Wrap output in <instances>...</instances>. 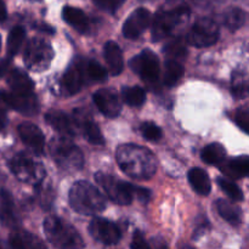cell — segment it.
<instances>
[{
    "label": "cell",
    "instance_id": "6da1fadb",
    "mask_svg": "<svg viewBox=\"0 0 249 249\" xmlns=\"http://www.w3.org/2000/svg\"><path fill=\"white\" fill-rule=\"evenodd\" d=\"M116 158L122 172L136 180L150 179L157 169L155 155L147 148L134 143L119 146Z\"/></svg>",
    "mask_w": 249,
    "mask_h": 249
},
{
    "label": "cell",
    "instance_id": "7a4b0ae2",
    "mask_svg": "<svg viewBox=\"0 0 249 249\" xmlns=\"http://www.w3.org/2000/svg\"><path fill=\"white\" fill-rule=\"evenodd\" d=\"M190 7L184 2H168L160 7L152 22V40L160 41L190 17Z\"/></svg>",
    "mask_w": 249,
    "mask_h": 249
},
{
    "label": "cell",
    "instance_id": "3957f363",
    "mask_svg": "<svg viewBox=\"0 0 249 249\" xmlns=\"http://www.w3.org/2000/svg\"><path fill=\"white\" fill-rule=\"evenodd\" d=\"M70 204L77 213L94 215L106 208V199L92 184L77 181L70 191Z\"/></svg>",
    "mask_w": 249,
    "mask_h": 249
},
{
    "label": "cell",
    "instance_id": "277c9868",
    "mask_svg": "<svg viewBox=\"0 0 249 249\" xmlns=\"http://www.w3.org/2000/svg\"><path fill=\"white\" fill-rule=\"evenodd\" d=\"M46 238L58 249H83L84 242L77 230L58 216L50 215L44 220Z\"/></svg>",
    "mask_w": 249,
    "mask_h": 249
},
{
    "label": "cell",
    "instance_id": "5b68a950",
    "mask_svg": "<svg viewBox=\"0 0 249 249\" xmlns=\"http://www.w3.org/2000/svg\"><path fill=\"white\" fill-rule=\"evenodd\" d=\"M50 155L56 164L63 172L73 173L80 170L84 165V156L79 147L74 145L67 138L53 139L49 146Z\"/></svg>",
    "mask_w": 249,
    "mask_h": 249
},
{
    "label": "cell",
    "instance_id": "8992f818",
    "mask_svg": "<svg viewBox=\"0 0 249 249\" xmlns=\"http://www.w3.org/2000/svg\"><path fill=\"white\" fill-rule=\"evenodd\" d=\"M10 169L22 182L39 185L45 178V168L27 153H18L10 160Z\"/></svg>",
    "mask_w": 249,
    "mask_h": 249
},
{
    "label": "cell",
    "instance_id": "52a82bcc",
    "mask_svg": "<svg viewBox=\"0 0 249 249\" xmlns=\"http://www.w3.org/2000/svg\"><path fill=\"white\" fill-rule=\"evenodd\" d=\"M53 58V50L45 39L32 38L26 46L23 55L24 65L33 72L48 70Z\"/></svg>",
    "mask_w": 249,
    "mask_h": 249
},
{
    "label": "cell",
    "instance_id": "ba28073f",
    "mask_svg": "<svg viewBox=\"0 0 249 249\" xmlns=\"http://www.w3.org/2000/svg\"><path fill=\"white\" fill-rule=\"evenodd\" d=\"M95 179L114 203L121 204V206H128L133 202L134 195L131 184L122 181L118 178L101 172L95 175Z\"/></svg>",
    "mask_w": 249,
    "mask_h": 249
},
{
    "label": "cell",
    "instance_id": "9c48e42d",
    "mask_svg": "<svg viewBox=\"0 0 249 249\" xmlns=\"http://www.w3.org/2000/svg\"><path fill=\"white\" fill-rule=\"evenodd\" d=\"M220 29L214 19L203 17L195 22L187 34V43L195 48H208L218 41Z\"/></svg>",
    "mask_w": 249,
    "mask_h": 249
},
{
    "label": "cell",
    "instance_id": "30bf717a",
    "mask_svg": "<svg viewBox=\"0 0 249 249\" xmlns=\"http://www.w3.org/2000/svg\"><path fill=\"white\" fill-rule=\"evenodd\" d=\"M131 70L140 75L143 82L148 85H155L160 80V58L153 51L146 50L141 51L139 55L133 57L129 62Z\"/></svg>",
    "mask_w": 249,
    "mask_h": 249
},
{
    "label": "cell",
    "instance_id": "8fae6325",
    "mask_svg": "<svg viewBox=\"0 0 249 249\" xmlns=\"http://www.w3.org/2000/svg\"><path fill=\"white\" fill-rule=\"evenodd\" d=\"M0 108H10L24 116H34L39 112V101L33 92L15 94L0 90Z\"/></svg>",
    "mask_w": 249,
    "mask_h": 249
},
{
    "label": "cell",
    "instance_id": "7c38bea8",
    "mask_svg": "<svg viewBox=\"0 0 249 249\" xmlns=\"http://www.w3.org/2000/svg\"><path fill=\"white\" fill-rule=\"evenodd\" d=\"M89 233L91 237L106 246L117 245L122 238L118 226L104 218H94L89 224Z\"/></svg>",
    "mask_w": 249,
    "mask_h": 249
},
{
    "label": "cell",
    "instance_id": "4fadbf2b",
    "mask_svg": "<svg viewBox=\"0 0 249 249\" xmlns=\"http://www.w3.org/2000/svg\"><path fill=\"white\" fill-rule=\"evenodd\" d=\"M151 23V12L145 7L136 9L124 22L123 36L126 39H138Z\"/></svg>",
    "mask_w": 249,
    "mask_h": 249
},
{
    "label": "cell",
    "instance_id": "5bb4252c",
    "mask_svg": "<svg viewBox=\"0 0 249 249\" xmlns=\"http://www.w3.org/2000/svg\"><path fill=\"white\" fill-rule=\"evenodd\" d=\"M95 105L107 118H117L122 111V104L118 95L111 89H100L92 95Z\"/></svg>",
    "mask_w": 249,
    "mask_h": 249
},
{
    "label": "cell",
    "instance_id": "9a60e30c",
    "mask_svg": "<svg viewBox=\"0 0 249 249\" xmlns=\"http://www.w3.org/2000/svg\"><path fill=\"white\" fill-rule=\"evenodd\" d=\"M18 135L21 138L22 142L31 148L36 155H41L45 147V139H44L43 131L38 128V125L33 123H21L18 125Z\"/></svg>",
    "mask_w": 249,
    "mask_h": 249
},
{
    "label": "cell",
    "instance_id": "2e32d148",
    "mask_svg": "<svg viewBox=\"0 0 249 249\" xmlns=\"http://www.w3.org/2000/svg\"><path fill=\"white\" fill-rule=\"evenodd\" d=\"M0 223L5 228H17L19 224L16 207L11 194L6 190H0Z\"/></svg>",
    "mask_w": 249,
    "mask_h": 249
},
{
    "label": "cell",
    "instance_id": "e0dca14e",
    "mask_svg": "<svg viewBox=\"0 0 249 249\" xmlns=\"http://www.w3.org/2000/svg\"><path fill=\"white\" fill-rule=\"evenodd\" d=\"M45 121L63 138H72L75 134V123L65 112L51 109L45 114Z\"/></svg>",
    "mask_w": 249,
    "mask_h": 249
},
{
    "label": "cell",
    "instance_id": "ac0fdd59",
    "mask_svg": "<svg viewBox=\"0 0 249 249\" xmlns=\"http://www.w3.org/2000/svg\"><path fill=\"white\" fill-rule=\"evenodd\" d=\"M10 249H46L45 243L38 236L28 231H15L9 237Z\"/></svg>",
    "mask_w": 249,
    "mask_h": 249
},
{
    "label": "cell",
    "instance_id": "d6986e66",
    "mask_svg": "<svg viewBox=\"0 0 249 249\" xmlns=\"http://www.w3.org/2000/svg\"><path fill=\"white\" fill-rule=\"evenodd\" d=\"M84 68L79 63H74L65 72L62 77V87L68 95H74L84 84Z\"/></svg>",
    "mask_w": 249,
    "mask_h": 249
},
{
    "label": "cell",
    "instance_id": "ffe728a7",
    "mask_svg": "<svg viewBox=\"0 0 249 249\" xmlns=\"http://www.w3.org/2000/svg\"><path fill=\"white\" fill-rule=\"evenodd\" d=\"M220 170L226 177L232 179H242L246 178L249 170V158L247 155L240 156V157L230 158L224 160L220 164Z\"/></svg>",
    "mask_w": 249,
    "mask_h": 249
},
{
    "label": "cell",
    "instance_id": "44dd1931",
    "mask_svg": "<svg viewBox=\"0 0 249 249\" xmlns=\"http://www.w3.org/2000/svg\"><path fill=\"white\" fill-rule=\"evenodd\" d=\"M75 125L82 129L85 139L89 141L91 145L102 146L105 143V139L102 136L101 130L97 126V124L94 121H91L88 117H84V114H78L74 119Z\"/></svg>",
    "mask_w": 249,
    "mask_h": 249
},
{
    "label": "cell",
    "instance_id": "7402d4cb",
    "mask_svg": "<svg viewBox=\"0 0 249 249\" xmlns=\"http://www.w3.org/2000/svg\"><path fill=\"white\" fill-rule=\"evenodd\" d=\"M105 58H106L107 66L109 68V72L113 75H118L123 72L124 61L123 53L121 48L114 41H107L104 48Z\"/></svg>",
    "mask_w": 249,
    "mask_h": 249
},
{
    "label": "cell",
    "instance_id": "603a6c76",
    "mask_svg": "<svg viewBox=\"0 0 249 249\" xmlns=\"http://www.w3.org/2000/svg\"><path fill=\"white\" fill-rule=\"evenodd\" d=\"M7 84L15 94H31L34 89L33 80L28 77L26 72L18 68L10 72Z\"/></svg>",
    "mask_w": 249,
    "mask_h": 249
},
{
    "label": "cell",
    "instance_id": "cb8c5ba5",
    "mask_svg": "<svg viewBox=\"0 0 249 249\" xmlns=\"http://www.w3.org/2000/svg\"><path fill=\"white\" fill-rule=\"evenodd\" d=\"M62 17L71 27L80 33H85L89 29V18L83 10L74 6H65L62 10Z\"/></svg>",
    "mask_w": 249,
    "mask_h": 249
},
{
    "label": "cell",
    "instance_id": "d4e9b609",
    "mask_svg": "<svg viewBox=\"0 0 249 249\" xmlns=\"http://www.w3.org/2000/svg\"><path fill=\"white\" fill-rule=\"evenodd\" d=\"M187 179H189V182L192 186V189L198 195L207 196L208 194H211V179H209L206 170L201 169V168H192L189 172V174H187Z\"/></svg>",
    "mask_w": 249,
    "mask_h": 249
},
{
    "label": "cell",
    "instance_id": "484cf974",
    "mask_svg": "<svg viewBox=\"0 0 249 249\" xmlns=\"http://www.w3.org/2000/svg\"><path fill=\"white\" fill-rule=\"evenodd\" d=\"M215 206L216 209H218V213L220 214V216L224 220H226L231 225H238V224H241L242 214H241V209L236 204L225 201V199H218Z\"/></svg>",
    "mask_w": 249,
    "mask_h": 249
},
{
    "label": "cell",
    "instance_id": "4316f807",
    "mask_svg": "<svg viewBox=\"0 0 249 249\" xmlns=\"http://www.w3.org/2000/svg\"><path fill=\"white\" fill-rule=\"evenodd\" d=\"M202 160L209 165L221 164L225 160L226 151L224 146L219 142H213L207 145L202 151Z\"/></svg>",
    "mask_w": 249,
    "mask_h": 249
},
{
    "label": "cell",
    "instance_id": "83f0119b",
    "mask_svg": "<svg viewBox=\"0 0 249 249\" xmlns=\"http://www.w3.org/2000/svg\"><path fill=\"white\" fill-rule=\"evenodd\" d=\"M184 73L185 70L181 63L178 62L177 60H168L165 62L163 83H164L165 87H174V85H177L179 83V80L181 79Z\"/></svg>",
    "mask_w": 249,
    "mask_h": 249
},
{
    "label": "cell",
    "instance_id": "f1b7e54d",
    "mask_svg": "<svg viewBox=\"0 0 249 249\" xmlns=\"http://www.w3.org/2000/svg\"><path fill=\"white\" fill-rule=\"evenodd\" d=\"M247 15L240 7H231L224 15V23L230 31L235 32L246 23Z\"/></svg>",
    "mask_w": 249,
    "mask_h": 249
},
{
    "label": "cell",
    "instance_id": "f546056e",
    "mask_svg": "<svg viewBox=\"0 0 249 249\" xmlns=\"http://www.w3.org/2000/svg\"><path fill=\"white\" fill-rule=\"evenodd\" d=\"M122 96L125 104L131 107H141L146 101V92L140 87H124Z\"/></svg>",
    "mask_w": 249,
    "mask_h": 249
},
{
    "label": "cell",
    "instance_id": "4dcf8cb0",
    "mask_svg": "<svg viewBox=\"0 0 249 249\" xmlns=\"http://www.w3.org/2000/svg\"><path fill=\"white\" fill-rule=\"evenodd\" d=\"M24 38H26V31L21 26H16L10 31L9 36H7V53L9 57L16 55L23 44Z\"/></svg>",
    "mask_w": 249,
    "mask_h": 249
},
{
    "label": "cell",
    "instance_id": "1f68e13d",
    "mask_svg": "<svg viewBox=\"0 0 249 249\" xmlns=\"http://www.w3.org/2000/svg\"><path fill=\"white\" fill-rule=\"evenodd\" d=\"M216 181H218L219 187H220V189L223 190L229 197H230V199H232V201L235 202L243 201L242 190H241L235 182H232L229 179H225V178H218Z\"/></svg>",
    "mask_w": 249,
    "mask_h": 249
},
{
    "label": "cell",
    "instance_id": "d6a6232c",
    "mask_svg": "<svg viewBox=\"0 0 249 249\" xmlns=\"http://www.w3.org/2000/svg\"><path fill=\"white\" fill-rule=\"evenodd\" d=\"M85 67L88 77L94 82H105L107 79V71L97 61L89 60Z\"/></svg>",
    "mask_w": 249,
    "mask_h": 249
},
{
    "label": "cell",
    "instance_id": "836d02e7",
    "mask_svg": "<svg viewBox=\"0 0 249 249\" xmlns=\"http://www.w3.org/2000/svg\"><path fill=\"white\" fill-rule=\"evenodd\" d=\"M164 53H167L172 60H175V58L185 57L187 53V50L184 45V41L180 38H177L174 39V40L169 41V43L165 45Z\"/></svg>",
    "mask_w": 249,
    "mask_h": 249
},
{
    "label": "cell",
    "instance_id": "e575fe53",
    "mask_svg": "<svg viewBox=\"0 0 249 249\" xmlns=\"http://www.w3.org/2000/svg\"><path fill=\"white\" fill-rule=\"evenodd\" d=\"M36 192H38V199L40 206L43 207L44 209L50 208L51 203L53 201V191L51 189V186H45L43 185V181L39 185H36Z\"/></svg>",
    "mask_w": 249,
    "mask_h": 249
},
{
    "label": "cell",
    "instance_id": "d590c367",
    "mask_svg": "<svg viewBox=\"0 0 249 249\" xmlns=\"http://www.w3.org/2000/svg\"><path fill=\"white\" fill-rule=\"evenodd\" d=\"M141 133L148 141H158L162 138V129L153 122H145L141 124Z\"/></svg>",
    "mask_w": 249,
    "mask_h": 249
},
{
    "label": "cell",
    "instance_id": "8d00e7d4",
    "mask_svg": "<svg viewBox=\"0 0 249 249\" xmlns=\"http://www.w3.org/2000/svg\"><path fill=\"white\" fill-rule=\"evenodd\" d=\"M232 92L236 97L238 99H243L246 97L248 92V83L246 79V75L242 77H233V83H232Z\"/></svg>",
    "mask_w": 249,
    "mask_h": 249
},
{
    "label": "cell",
    "instance_id": "74e56055",
    "mask_svg": "<svg viewBox=\"0 0 249 249\" xmlns=\"http://www.w3.org/2000/svg\"><path fill=\"white\" fill-rule=\"evenodd\" d=\"M235 122L245 133H248L249 125V109L248 107H241L235 113Z\"/></svg>",
    "mask_w": 249,
    "mask_h": 249
},
{
    "label": "cell",
    "instance_id": "f35d334b",
    "mask_svg": "<svg viewBox=\"0 0 249 249\" xmlns=\"http://www.w3.org/2000/svg\"><path fill=\"white\" fill-rule=\"evenodd\" d=\"M124 1L125 0H94L97 7H100L104 11L111 12V14L116 12L124 4Z\"/></svg>",
    "mask_w": 249,
    "mask_h": 249
},
{
    "label": "cell",
    "instance_id": "ab89813d",
    "mask_svg": "<svg viewBox=\"0 0 249 249\" xmlns=\"http://www.w3.org/2000/svg\"><path fill=\"white\" fill-rule=\"evenodd\" d=\"M131 249H151V245L146 241L145 236L142 235L141 231H135L133 235L130 243Z\"/></svg>",
    "mask_w": 249,
    "mask_h": 249
},
{
    "label": "cell",
    "instance_id": "60d3db41",
    "mask_svg": "<svg viewBox=\"0 0 249 249\" xmlns=\"http://www.w3.org/2000/svg\"><path fill=\"white\" fill-rule=\"evenodd\" d=\"M151 194H152V192H151L150 190L145 189V187H140V186H135V185H133L134 197H136V198H138L140 202H142V203H147V202L150 201Z\"/></svg>",
    "mask_w": 249,
    "mask_h": 249
},
{
    "label": "cell",
    "instance_id": "b9f144b4",
    "mask_svg": "<svg viewBox=\"0 0 249 249\" xmlns=\"http://www.w3.org/2000/svg\"><path fill=\"white\" fill-rule=\"evenodd\" d=\"M11 62H12V58L9 57V56L0 60V78H2L5 74H6L10 66H11Z\"/></svg>",
    "mask_w": 249,
    "mask_h": 249
},
{
    "label": "cell",
    "instance_id": "7bdbcfd3",
    "mask_svg": "<svg viewBox=\"0 0 249 249\" xmlns=\"http://www.w3.org/2000/svg\"><path fill=\"white\" fill-rule=\"evenodd\" d=\"M151 249H168L167 243L162 240V238H153Z\"/></svg>",
    "mask_w": 249,
    "mask_h": 249
},
{
    "label": "cell",
    "instance_id": "ee69618b",
    "mask_svg": "<svg viewBox=\"0 0 249 249\" xmlns=\"http://www.w3.org/2000/svg\"><path fill=\"white\" fill-rule=\"evenodd\" d=\"M6 124H7L6 113L4 112V109L0 108V131L4 130L5 126H6Z\"/></svg>",
    "mask_w": 249,
    "mask_h": 249
},
{
    "label": "cell",
    "instance_id": "f6af8a7d",
    "mask_svg": "<svg viewBox=\"0 0 249 249\" xmlns=\"http://www.w3.org/2000/svg\"><path fill=\"white\" fill-rule=\"evenodd\" d=\"M7 17V11H6V6H5L4 1L0 0V22L5 21Z\"/></svg>",
    "mask_w": 249,
    "mask_h": 249
},
{
    "label": "cell",
    "instance_id": "bcb514c9",
    "mask_svg": "<svg viewBox=\"0 0 249 249\" xmlns=\"http://www.w3.org/2000/svg\"><path fill=\"white\" fill-rule=\"evenodd\" d=\"M0 249H7L6 247H5V246L4 245H2V243L1 242H0Z\"/></svg>",
    "mask_w": 249,
    "mask_h": 249
},
{
    "label": "cell",
    "instance_id": "7dc6e473",
    "mask_svg": "<svg viewBox=\"0 0 249 249\" xmlns=\"http://www.w3.org/2000/svg\"><path fill=\"white\" fill-rule=\"evenodd\" d=\"M0 49H1V36H0Z\"/></svg>",
    "mask_w": 249,
    "mask_h": 249
}]
</instances>
